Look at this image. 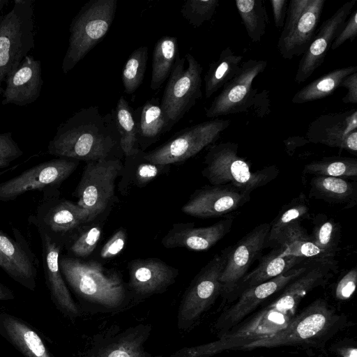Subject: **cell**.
<instances>
[{"mask_svg": "<svg viewBox=\"0 0 357 357\" xmlns=\"http://www.w3.org/2000/svg\"><path fill=\"white\" fill-rule=\"evenodd\" d=\"M337 262L312 261L307 268L281 290L271 303L251 313L218 340L185 349L186 357H211L242 347L284 330L297 314L298 305L312 290L324 287L336 270Z\"/></svg>", "mask_w": 357, "mask_h": 357, "instance_id": "obj_1", "label": "cell"}, {"mask_svg": "<svg viewBox=\"0 0 357 357\" xmlns=\"http://www.w3.org/2000/svg\"><path fill=\"white\" fill-rule=\"evenodd\" d=\"M50 155L86 161L119 158L123 154L112 113L98 106L82 108L60 124L47 146Z\"/></svg>", "mask_w": 357, "mask_h": 357, "instance_id": "obj_2", "label": "cell"}, {"mask_svg": "<svg viewBox=\"0 0 357 357\" xmlns=\"http://www.w3.org/2000/svg\"><path fill=\"white\" fill-rule=\"evenodd\" d=\"M349 324L344 314L338 312L326 299L319 298L298 313L284 330L248 344L239 350L280 347H324L328 340Z\"/></svg>", "mask_w": 357, "mask_h": 357, "instance_id": "obj_3", "label": "cell"}, {"mask_svg": "<svg viewBox=\"0 0 357 357\" xmlns=\"http://www.w3.org/2000/svg\"><path fill=\"white\" fill-rule=\"evenodd\" d=\"M238 144L231 142L209 147L202 173L211 185H230L251 194L279 174V169L273 165L252 171L250 163L238 155Z\"/></svg>", "mask_w": 357, "mask_h": 357, "instance_id": "obj_4", "label": "cell"}, {"mask_svg": "<svg viewBox=\"0 0 357 357\" xmlns=\"http://www.w3.org/2000/svg\"><path fill=\"white\" fill-rule=\"evenodd\" d=\"M59 265L65 281L79 297L109 308L124 302L126 289L121 277L100 263L62 256Z\"/></svg>", "mask_w": 357, "mask_h": 357, "instance_id": "obj_5", "label": "cell"}, {"mask_svg": "<svg viewBox=\"0 0 357 357\" xmlns=\"http://www.w3.org/2000/svg\"><path fill=\"white\" fill-rule=\"evenodd\" d=\"M116 8L117 0H90L81 8L70 26L68 47L61 66L65 74L105 36Z\"/></svg>", "mask_w": 357, "mask_h": 357, "instance_id": "obj_6", "label": "cell"}, {"mask_svg": "<svg viewBox=\"0 0 357 357\" xmlns=\"http://www.w3.org/2000/svg\"><path fill=\"white\" fill-rule=\"evenodd\" d=\"M32 0H15L0 19V95L2 83L34 47V12Z\"/></svg>", "mask_w": 357, "mask_h": 357, "instance_id": "obj_7", "label": "cell"}, {"mask_svg": "<svg viewBox=\"0 0 357 357\" xmlns=\"http://www.w3.org/2000/svg\"><path fill=\"white\" fill-rule=\"evenodd\" d=\"M202 66L192 54L177 57L165 88L161 109L172 126L202 98Z\"/></svg>", "mask_w": 357, "mask_h": 357, "instance_id": "obj_8", "label": "cell"}, {"mask_svg": "<svg viewBox=\"0 0 357 357\" xmlns=\"http://www.w3.org/2000/svg\"><path fill=\"white\" fill-rule=\"evenodd\" d=\"M231 248L229 246L217 253L192 280L179 307V328L192 326L221 295L220 277Z\"/></svg>", "mask_w": 357, "mask_h": 357, "instance_id": "obj_9", "label": "cell"}, {"mask_svg": "<svg viewBox=\"0 0 357 357\" xmlns=\"http://www.w3.org/2000/svg\"><path fill=\"white\" fill-rule=\"evenodd\" d=\"M230 123L228 119H214L186 127L155 149L144 151L143 157L156 165L183 162L215 142Z\"/></svg>", "mask_w": 357, "mask_h": 357, "instance_id": "obj_10", "label": "cell"}, {"mask_svg": "<svg viewBox=\"0 0 357 357\" xmlns=\"http://www.w3.org/2000/svg\"><path fill=\"white\" fill-rule=\"evenodd\" d=\"M326 0H291L277 47L282 58L303 55L313 40Z\"/></svg>", "mask_w": 357, "mask_h": 357, "instance_id": "obj_11", "label": "cell"}, {"mask_svg": "<svg viewBox=\"0 0 357 357\" xmlns=\"http://www.w3.org/2000/svg\"><path fill=\"white\" fill-rule=\"evenodd\" d=\"M123 167L119 158L86 162L73 195L77 198V204L88 211L89 222L107 208L114 195L115 182Z\"/></svg>", "mask_w": 357, "mask_h": 357, "instance_id": "obj_12", "label": "cell"}, {"mask_svg": "<svg viewBox=\"0 0 357 357\" xmlns=\"http://www.w3.org/2000/svg\"><path fill=\"white\" fill-rule=\"evenodd\" d=\"M59 196V190L43 193L32 221L38 230L64 246L82 225L89 222V213L77 203Z\"/></svg>", "mask_w": 357, "mask_h": 357, "instance_id": "obj_13", "label": "cell"}, {"mask_svg": "<svg viewBox=\"0 0 357 357\" xmlns=\"http://www.w3.org/2000/svg\"><path fill=\"white\" fill-rule=\"evenodd\" d=\"M79 163L77 160L58 158L38 164L0 183V201L14 200L30 190H38L45 193L58 190Z\"/></svg>", "mask_w": 357, "mask_h": 357, "instance_id": "obj_14", "label": "cell"}, {"mask_svg": "<svg viewBox=\"0 0 357 357\" xmlns=\"http://www.w3.org/2000/svg\"><path fill=\"white\" fill-rule=\"evenodd\" d=\"M269 229L270 223H261L231 246L220 277L221 296L227 302L236 300L243 278L266 248Z\"/></svg>", "mask_w": 357, "mask_h": 357, "instance_id": "obj_15", "label": "cell"}, {"mask_svg": "<svg viewBox=\"0 0 357 357\" xmlns=\"http://www.w3.org/2000/svg\"><path fill=\"white\" fill-rule=\"evenodd\" d=\"M266 66V60L243 61L238 73L222 86L220 93L206 109V117L214 119L249 110L258 91L252 87L253 81Z\"/></svg>", "mask_w": 357, "mask_h": 357, "instance_id": "obj_16", "label": "cell"}, {"mask_svg": "<svg viewBox=\"0 0 357 357\" xmlns=\"http://www.w3.org/2000/svg\"><path fill=\"white\" fill-rule=\"evenodd\" d=\"M311 261L276 278L243 290L237 301L224 310L215 324L218 338L227 333L252 313L271 296L280 291L289 282L301 275Z\"/></svg>", "mask_w": 357, "mask_h": 357, "instance_id": "obj_17", "label": "cell"}, {"mask_svg": "<svg viewBox=\"0 0 357 357\" xmlns=\"http://www.w3.org/2000/svg\"><path fill=\"white\" fill-rule=\"evenodd\" d=\"M305 137L311 143L356 154L357 109L319 116L309 125Z\"/></svg>", "mask_w": 357, "mask_h": 357, "instance_id": "obj_18", "label": "cell"}, {"mask_svg": "<svg viewBox=\"0 0 357 357\" xmlns=\"http://www.w3.org/2000/svg\"><path fill=\"white\" fill-rule=\"evenodd\" d=\"M356 3L357 0L345 2L321 23L299 61L294 77L297 84L306 81L324 63L333 40L344 27Z\"/></svg>", "mask_w": 357, "mask_h": 357, "instance_id": "obj_19", "label": "cell"}, {"mask_svg": "<svg viewBox=\"0 0 357 357\" xmlns=\"http://www.w3.org/2000/svg\"><path fill=\"white\" fill-rule=\"evenodd\" d=\"M250 194L230 185H212L195 190L181 211L197 218H215L229 214L248 202Z\"/></svg>", "mask_w": 357, "mask_h": 357, "instance_id": "obj_20", "label": "cell"}, {"mask_svg": "<svg viewBox=\"0 0 357 357\" xmlns=\"http://www.w3.org/2000/svg\"><path fill=\"white\" fill-rule=\"evenodd\" d=\"M38 233L41 240L43 272L51 300L63 315L75 319L80 314L79 309L68 290L59 265L63 245L52 241L44 231L38 230Z\"/></svg>", "mask_w": 357, "mask_h": 357, "instance_id": "obj_21", "label": "cell"}, {"mask_svg": "<svg viewBox=\"0 0 357 357\" xmlns=\"http://www.w3.org/2000/svg\"><path fill=\"white\" fill-rule=\"evenodd\" d=\"M234 220L228 217L207 227H195L193 223H175L163 236L161 243L166 248H185L206 250L229 232Z\"/></svg>", "mask_w": 357, "mask_h": 357, "instance_id": "obj_22", "label": "cell"}, {"mask_svg": "<svg viewBox=\"0 0 357 357\" xmlns=\"http://www.w3.org/2000/svg\"><path fill=\"white\" fill-rule=\"evenodd\" d=\"M128 267V286L141 296L165 291L178 275V269L158 258L135 259L129 262Z\"/></svg>", "mask_w": 357, "mask_h": 357, "instance_id": "obj_23", "label": "cell"}, {"mask_svg": "<svg viewBox=\"0 0 357 357\" xmlns=\"http://www.w3.org/2000/svg\"><path fill=\"white\" fill-rule=\"evenodd\" d=\"M309 211L308 202L303 193L284 205L270 223L266 248H278L296 240L310 241L301 225Z\"/></svg>", "mask_w": 357, "mask_h": 357, "instance_id": "obj_24", "label": "cell"}, {"mask_svg": "<svg viewBox=\"0 0 357 357\" xmlns=\"http://www.w3.org/2000/svg\"><path fill=\"white\" fill-rule=\"evenodd\" d=\"M41 63L27 55L6 80L2 105L25 106L36 100L43 85Z\"/></svg>", "mask_w": 357, "mask_h": 357, "instance_id": "obj_25", "label": "cell"}, {"mask_svg": "<svg viewBox=\"0 0 357 357\" xmlns=\"http://www.w3.org/2000/svg\"><path fill=\"white\" fill-rule=\"evenodd\" d=\"M14 238L0 229V252L12 267L16 282L35 291L38 260L20 231L13 228Z\"/></svg>", "mask_w": 357, "mask_h": 357, "instance_id": "obj_26", "label": "cell"}, {"mask_svg": "<svg viewBox=\"0 0 357 357\" xmlns=\"http://www.w3.org/2000/svg\"><path fill=\"white\" fill-rule=\"evenodd\" d=\"M0 335L24 357H53L36 329L16 316L0 313Z\"/></svg>", "mask_w": 357, "mask_h": 357, "instance_id": "obj_27", "label": "cell"}, {"mask_svg": "<svg viewBox=\"0 0 357 357\" xmlns=\"http://www.w3.org/2000/svg\"><path fill=\"white\" fill-rule=\"evenodd\" d=\"M150 330L143 325L127 329L94 346L85 357H151L144 347Z\"/></svg>", "mask_w": 357, "mask_h": 357, "instance_id": "obj_28", "label": "cell"}, {"mask_svg": "<svg viewBox=\"0 0 357 357\" xmlns=\"http://www.w3.org/2000/svg\"><path fill=\"white\" fill-rule=\"evenodd\" d=\"M139 149L144 151L172 129L158 98H152L134 111Z\"/></svg>", "mask_w": 357, "mask_h": 357, "instance_id": "obj_29", "label": "cell"}, {"mask_svg": "<svg viewBox=\"0 0 357 357\" xmlns=\"http://www.w3.org/2000/svg\"><path fill=\"white\" fill-rule=\"evenodd\" d=\"M279 247L260 258L259 264L243 278L237 291L236 298L241 293L251 287L256 286L312 260L294 256H279Z\"/></svg>", "mask_w": 357, "mask_h": 357, "instance_id": "obj_30", "label": "cell"}, {"mask_svg": "<svg viewBox=\"0 0 357 357\" xmlns=\"http://www.w3.org/2000/svg\"><path fill=\"white\" fill-rule=\"evenodd\" d=\"M309 197L351 207L356 204L357 183L341 178L314 176L310 182Z\"/></svg>", "mask_w": 357, "mask_h": 357, "instance_id": "obj_31", "label": "cell"}, {"mask_svg": "<svg viewBox=\"0 0 357 357\" xmlns=\"http://www.w3.org/2000/svg\"><path fill=\"white\" fill-rule=\"evenodd\" d=\"M243 56L236 54L229 46L222 50L217 60L211 62L204 76L205 97L209 98L240 70Z\"/></svg>", "mask_w": 357, "mask_h": 357, "instance_id": "obj_32", "label": "cell"}, {"mask_svg": "<svg viewBox=\"0 0 357 357\" xmlns=\"http://www.w3.org/2000/svg\"><path fill=\"white\" fill-rule=\"evenodd\" d=\"M357 72V66L336 68L317 78L298 91L291 99L292 103L302 104L331 96L347 75Z\"/></svg>", "mask_w": 357, "mask_h": 357, "instance_id": "obj_33", "label": "cell"}, {"mask_svg": "<svg viewBox=\"0 0 357 357\" xmlns=\"http://www.w3.org/2000/svg\"><path fill=\"white\" fill-rule=\"evenodd\" d=\"M178 56L176 37L165 36L158 40L152 56L151 89L157 90L162 86Z\"/></svg>", "mask_w": 357, "mask_h": 357, "instance_id": "obj_34", "label": "cell"}, {"mask_svg": "<svg viewBox=\"0 0 357 357\" xmlns=\"http://www.w3.org/2000/svg\"><path fill=\"white\" fill-rule=\"evenodd\" d=\"M112 115L120 136V143L126 157L139 151L134 111L126 99L121 96L112 110Z\"/></svg>", "mask_w": 357, "mask_h": 357, "instance_id": "obj_35", "label": "cell"}, {"mask_svg": "<svg viewBox=\"0 0 357 357\" xmlns=\"http://www.w3.org/2000/svg\"><path fill=\"white\" fill-rule=\"evenodd\" d=\"M238 13L249 38L253 43L261 41L269 22L263 0H236Z\"/></svg>", "mask_w": 357, "mask_h": 357, "instance_id": "obj_36", "label": "cell"}, {"mask_svg": "<svg viewBox=\"0 0 357 357\" xmlns=\"http://www.w3.org/2000/svg\"><path fill=\"white\" fill-rule=\"evenodd\" d=\"M304 174L313 176L351 178L357 176V160L349 157H324L304 166Z\"/></svg>", "mask_w": 357, "mask_h": 357, "instance_id": "obj_37", "label": "cell"}, {"mask_svg": "<svg viewBox=\"0 0 357 357\" xmlns=\"http://www.w3.org/2000/svg\"><path fill=\"white\" fill-rule=\"evenodd\" d=\"M144 151H139L132 155L126 157L122 173H132L126 182L137 187H143L153 180L159 174L168 169L169 165H156L145 160Z\"/></svg>", "mask_w": 357, "mask_h": 357, "instance_id": "obj_38", "label": "cell"}, {"mask_svg": "<svg viewBox=\"0 0 357 357\" xmlns=\"http://www.w3.org/2000/svg\"><path fill=\"white\" fill-rule=\"evenodd\" d=\"M341 227L334 220L323 214L317 215L314 221L310 241L320 249L335 258L340 240Z\"/></svg>", "mask_w": 357, "mask_h": 357, "instance_id": "obj_39", "label": "cell"}, {"mask_svg": "<svg viewBox=\"0 0 357 357\" xmlns=\"http://www.w3.org/2000/svg\"><path fill=\"white\" fill-rule=\"evenodd\" d=\"M149 48L141 46L135 50L128 58L123 70L122 82L128 94L133 93L143 82L148 61Z\"/></svg>", "mask_w": 357, "mask_h": 357, "instance_id": "obj_40", "label": "cell"}, {"mask_svg": "<svg viewBox=\"0 0 357 357\" xmlns=\"http://www.w3.org/2000/svg\"><path fill=\"white\" fill-rule=\"evenodd\" d=\"M219 4V0H187L181 13L190 24L198 28L213 18Z\"/></svg>", "mask_w": 357, "mask_h": 357, "instance_id": "obj_41", "label": "cell"}, {"mask_svg": "<svg viewBox=\"0 0 357 357\" xmlns=\"http://www.w3.org/2000/svg\"><path fill=\"white\" fill-rule=\"evenodd\" d=\"M279 256H294L312 261L337 262L335 258L309 240H296L279 247Z\"/></svg>", "mask_w": 357, "mask_h": 357, "instance_id": "obj_42", "label": "cell"}, {"mask_svg": "<svg viewBox=\"0 0 357 357\" xmlns=\"http://www.w3.org/2000/svg\"><path fill=\"white\" fill-rule=\"evenodd\" d=\"M101 235L98 226L91 227L85 231L75 234L64 246L71 255L76 257H86L95 250Z\"/></svg>", "mask_w": 357, "mask_h": 357, "instance_id": "obj_43", "label": "cell"}, {"mask_svg": "<svg viewBox=\"0 0 357 357\" xmlns=\"http://www.w3.org/2000/svg\"><path fill=\"white\" fill-rule=\"evenodd\" d=\"M23 154L11 132L0 133V171Z\"/></svg>", "mask_w": 357, "mask_h": 357, "instance_id": "obj_44", "label": "cell"}, {"mask_svg": "<svg viewBox=\"0 0 357 357\" xmlns=\"http://www.w3.org/2000/svg\"><path fill=\"white\" fill-rule=\"evenodd\" d=\"M357 282V269L354 267L347 272L337 282L335 296L339 301H346L354 294Z\"/></svg>", "mask_w": 357, "mask_h": 357, "instance_id": "obj_45", "label": "cell"}, {"mask_svg": "<svg viewBox=\"0 0 357 357\" xmlns=\"http://www.w3.org/2000/svg\"><path fill=\"white\" fill-rule=\"evenodd\" d=\"M126 239V231L122 228L118 229L102 248L100 257L110 259L116 256L124 248Z\"/></svg>", "mask_w": 357, "mask_h": 357, "instance_id": "obj_46", "label": "cell"}, {"mask_svg": "<svg viewBox=\"0 0 357 357\" xmlns=\"http://www.w3.org/2000/svg\"><path fill=\"white\" fill-rule=\"evenodd\" d=\"M357 35V10L351 12L344 27L333 40L331 50H335L349 40L353 41Z\"/></svg>", "mask_w": 357, "mask_h": 357, "instance_id": "obj_47", "label": "cell"}, {"mask_svg": "<svg viewBox=\"0 0 357 357\" xmlns=\"http://www.w3.org/2000/svg\"><path fill=\"white\" fill-rule=\"evenodd\" d=\"M250 109H252L253 114L259 118H263L269 114L271 111L269 91L264 89L259 93L257 92Z\"/></svg>", "mask_w": 357, "mask_h": 357, "instance_id": "obj_48", "label": "cell"}, {"mask_svg": "<svg viewBox=\"0 0 357 357\" xmlns=\"http://www.w3.org/2000/svg\"><path fill=\"white\" fill-rule=\"evenodd\" d=\"M340 87H344L347 90V93L342 99L344 103H357V72L344 77L341 82Z\"/></svg>", "mask_w": 357, "mask_h": 357, "instance_id": "obj_49", "label": "cell"}, {"mask_svg": "<svg viewBox=\"0 0 357 357\" xmlns=\"http://www.w3.org/2000/svg\"><path fill=\"white\" fill-rule=\"evenodd\" d=\"M275 26L277 29L282 30L287 14V0H271L270 1Z\"/></svg>", "mask_w": 357, "mask_h": 357, "instance_id": "obj_50", "label": "cell"}, {"mask_svg": "<svg viewBox=\"0 0 357 357\" xmlns=\"http://www.w3.org/2000/svg\"><path fill=\"white\" fill-rule=\"evenodd\" d=\"M283 142L285 146L286 151L290 155L294 153L296 149L309 143L305 137L301 136L288 137L287 139H284Z\"/></svg>", "mask_w": 357, "mask_h": 357, "instance_id": "obj_51", "label": "cell"}, {"mask_svg": "<svg viewBox=\"0 0 357 357\" xmlns=\"http://www.w3.org/2000/svg\"><path fill=\"white\" fill-rule=\"evenodd\" d=\"M335 353L340 357H357L356 346L339 344L335 347Z\"/></svg>", "mask_w": 357, "mask_h": 357, "instance_id": "obj_52", "label": "cell"}, {"mask_svg": "<svg viewBox=\"0 0 357 357\" xmlns=\"http://www.w3.org/2000/svg\"><path fill=\"white\" fill-rule=\"evenodd\" d=\"M15 297L13 291L10 288L0 283V301L13 300Z\"/></svg>", "mask_w": 357, "mask_h": 357, "instance_id": "obj_53", "label": "cell"}, {"mask_svg": "<svg viewBox=\"0 0 357 357\" xmlns=\"http://www.w3.org/2000/svg\"><path fill=\"white\" fill-rule=\"evenodd\" d=\"M0 268L13 280H15L14 271L6 258L0 252Z\"/></svg>", "mask_w": 357, "mask_h": 357, "instance_id": "obj_54", "label": "cell"}, {"mask_svg": "<svg viewBox=\"0 0 357 357\" xmlns=\"http://www.w3.org/2000/svg\"><path fill=\"white\" fill-rule=\"evenodd\" d=\"M6 2H7L6 1L0 0V10L2 8V7L3 6V5H4Z\"/></svg>", "mask_w": 357, "mask_h": 357, "instance_id": "obj_55", "label": "cell"}, {"mask_svg": "<svg viewBox=\"0 0 357 357\" xmlns=\"http://www.w3.org/2000/svg\"><path fill=\"white\" fill-rule=\"evenodd\" d=\"M255 357H265V356H255Z\"/></svg>", "mask_w": 357, "mask_h": 357, "instance_id": "obj_56", "label": "cell"}]
</instances>
